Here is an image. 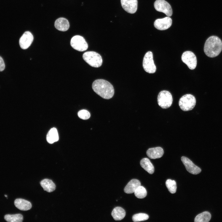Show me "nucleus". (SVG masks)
<instances>
[{
	"label": "nucleus",
	"mask_w": 222,
	"mask_h": 222,
	"mask_svg": "<svg viewBox=\"0 0 222 222\" xmlns=\"http://www.w3.org/2000/svg\"><path fill=\"white\" fill-rule=\"evenodd\" d=\"M92 87L94 91L104 99H109L113 96V86L105 80L100 79L95 80L92 83Z\"/></svg>",
	"instance_id": "1"
},
{
	"label": "nucleus",
	"mask_w": 222,
	"mask_h": 222,
	"mask_svg": "<svg viewBox=\"0 0 222 222\" xmlns=\"http://www.w3.org/2000/svg\"><path fill=\"white\" fill-rule=\"evenodd\" d=\"M222 50V42L218 37L212 36L206 40L204 47V52L209 57L213 58L218 56Z\"/></svg>",
	"instance_id": "2"
},
{
	"label": "nucleus",
	"mask_w": 222,
	"mask_h": 222,
	"mask_svg": "<svg viewBox=\"0 0 222 222\" xmlns=\"http://www.w3.org/2000/svg\"><path fill=\"white\" fill-rule=\"evenodd\" d=\"M84 60L92 67L98 68L102 63L101 56L98 53L93 51H88L84 53L83 55Z\"/></svg>",
	"instance_id": "3"
},
{
	"label": "nucleus",
	"mask_w": 222,
	"mask_h": 222,
	"mask_svg": "<svg viewBox=\"0 0 222 222\" xmlns=\"http://www.w3.org/2000/svg\"><path fill=\"white\" fill-rule=\"evenodd\" d=\"M196 102L194 96L191 94H187L181 97L179 104L182 110L186 111L192 110L195 107Z\"/></svg>",
	"instance_id": "4"
},
{
	"label": "nucleus",
	"mask_w": 222,
	"mask_h": 222,
	"mask_svg": "<svg viewBox=\"0 0 222 222\" xmlns=\"http://www.w3.org/2000/svg\"><path fill=\"white\" fill-rule=\"evenodd\" d=\"M157 100L158 105L162 108L166 109L171 106L173 102V98L169 92L163 90L159 93Z\"/></svg>",
	"instance_id": "5"
},
{
	"label": "nucleus",
	"mask_w": 222,
	"mask_h": 222,
	"mask_svg": "<svg viewBox=\"0 0 222 222\" xmlns=\"http://www.w3.org/2000/svg\"><path fill=\"white\" fill-rule=\"evenodd\" d=\"M143 67L145 71L149 73H153L156 71V67L154 63L153 54L148 51L145 54L143 60Z\"/></svg>",
	"instance_id": "6"
},
{
	"label": "nucleus",
	"mask_w": 222,
	"mask_h": 222,
	"mask_svg": "<svg viewBox=\"0 0 222 222\" xmlns=\"http://www.w3.org/2000/svg\"><path fill=\"white\" fill-rule=\"evenodd\" d=\"M70 44L73 48L80 51H85L88 48V44L84 39L79 35L72 37L71 40Z\"/></svg>",
	"instance_id": "7"
},
{
	"label": "nucleus",
	"mask_w": 222,
	"mask_h": 222,
	"mask_svg": "<svg viewBox=\"0 0 222 222\" xmlns=\"http://www.w3.org/2000/svg\"><path fill=\"white\" fill-rule=\"evenodd\" d=\"M181 59L190 69L193 70L195 68L197 63V58L193 52L190 51L184 52L182 55Z\"/></svg>",
	"instance_id": "8"
},
{
	"label": "nucleus",
	"mask_w": 222,
	"mask_h": 222,
	"mask_svg": "<svg viewBox=\"0 0 222 222\" xmlns=\"http://www.w3.org/2000/svg\"><path fill=\"white\" fill-rule=\"evenodd\" d=\"M155 10L165 14L168 17L172 14V10L170 5L165 0H156L154 3Z\"/></svg>",
	"instance_id": "9"
},
{
	"label": "nucleus",
	"mask_w": 222,
	"mask_h": 222,
	"mask_svg": "<svg viewBox=\"0 0 222 222\" xmlns=\"http://www.w3.org/2000/svg\"><path fill=\"white\" fill-rule=\"evenodd\" d=\"M181 160L185 166L187 170L189 173L194 175L199 174L201 171V169L194 164L188 158L183 156Z\"/></svg>",
	"instance_id": "10"
},
{
	"label": "nucleus",
	"mask_w": 222,
	"mask_h": 222,
	"mask_svg": "<svg viewBox=\"0 0 222 222\" xmlns=\"http://www.w3.org/2000/svg\"><path fill=\"white\" fill-rule=\"evenodd\" d=\"M34 37L31 33L29 31L25 32L19 40L20 47L23 49L28 48L31 44Z\"/></svg>",
	"instance_id": "11"
},
{
	"label": "nucleus",
	"mask_w": 222,
	"mask_h": 222,
	"mask_svg": "<svg viewBox=\"0 0 222 222\" xmlns=\"http://www.w3.org/2000/svg\"><path fill=\"white\" fill-rule=\"evenodd\" d=\"M121 6L127 12L134 13L138 7L137 0H121Z\"/></svg>",
	"instance_id": "12"
},
{
	"label": "nucleus",
	"mask_w": 222,
	"mask_h": 222,
	"mask_svg": "<svg viewBox=\"0 0 222 222\" xmlns=\"http://www.w3.org/2000/svg\"><path fill=\"white\" fill-rule=\"evenodd\" d=\"M172 20L169 17L158 19L155 20L154 25L155 28L160 30H164L169 28L171 25Z\"/></svg>",
	"instance_id": "13"
},
{
	"label": "nucleus",
	"mask_w": 222,
	"mask_h": 222,
	"mask_svg": "<svg viewBox=\"0 0 222 222\" xmlns=\"http://www.w3.org/2000/svg\"><path fill=\"white\" fill-rule=\"evenodd\" d=\"M146 153L147 155L149 158L155 159L161 157L164 154V151L162 148L157 147L149 149Z\"/></svg>",
	"instance_id": "14"
},
{
	"label": "nucleus",
	"mask_w": 222,
	"mask_h": 222,
	"mask_svg": "<svg viewBox=\"0 0 222 222\" xmlns=\"http://www.w3.org/2000/svg\"><path fill=\"white\" fill-rule=\"evenodd\" d=\"M56 28L60 31H64L68 30L69 23L67 19L64 18H60L57 19L55 23Z\"/></svg>",
	"instance_id": "15"
},
{
	"label": "nucleus",
	"mask_w": 222,
	"mask_h": 222,
	"mask_svg": "<svg viewBox=\"0 0 222 222\" xmlns=\"http://www.w3.org/2000/svg\"><path fill=\"white\" fill-rule=\"evenodd\" d=\"M140 185L141 183L139 180L136 179H132L125 186L124 191L127 194L134 193L136 189Z\"/></svg>",
	"instance_id": "16"
},
{
	"label": "nucleus",
	"mask_w": 222,
	"mask_h": 222,
	"mask_svg": "<svg viewBox=\"0 0 222 222\" xmlns=\"http://www.w3.org/2000/svg\"><path fill=\"white\" fill-rule=\"evenodd\" d=\"M14 204L17 208L22 211L28 210L32 207L31 204L29 201L22 199H16Z\"/></svg>",
	"instance_id": "17"
},
{
	"label": "nucleus",
	"mask_w": 222,
	"mask_h": 222,
	"mask_svg": "<svg viewBox=\"0 0 222 222\" xmlns=\"http://www.w3.org/2000/svg\"><path fill=\"white\" fill-rule=\"evenodd\" d=\"M40 184L44 191L50 192L54 191L56 188V186L52 181L48 179H44L42 180Z\"/></svg>",
	"instance_id": "18"
},
{
	"label": "nucleus",
	"mask_w": 222,
	"mask_h": 222,
	"mask_svg": "<svg viewBox=\"0 0 222 222\" xmlns=\"http://www.w3.org/2000/svg\"><path fill=\"white\" fill-rule=\"evenodd\" d=\"M125 212L121 207H117L113 210L111 215L114 220H120L123 219L125 216Z\"/></svg>",
	"instance_id": "19"
},
{
	"label": "nucleus",
	"mask_w": 222,
	"mask_h": 222,
	"mask_svg": "<svg viewBox=\"0 0 222 222\" xmlns=\"http://www.w3.org/2000/svg\"><path fill=\"white\" fill-rule=\"evenodd\" d=\"M140 164L141 166L150 174H152L154 173V167L148 158H142L140 161Z\"/></svg>",
	"instance_id": "20"
},
{
	"label": "nucleus",
	"mask_w": 222,
	"mask_h": 222,
	"mask_svg": "<svg viewBox=\"0 0 222 222\" xmlns=\"http://www.w3.org/2000/svg\"><path fill=\"white\" fill-rule=\"evenodd\" d=\"M59 135L56 129L53 128L48 131L46 137L47 142L49 143L52 144L59 140Z\"/></svg>",
	"instance_id": "21"
},
{
	"label": "nucleus",
	"mask_w": 222,
	"mask_h": 222,
	"mask_svg": "<svg viewBox=\"0 0 222 222\" xmlns=\"http://www.w3.org/2000/svg\"><path fill=\"white\" fill-rule=\"evenodd\" d=\"M211 215L208 212H204L198 215L194 220L195 222H208L211 218Z\"/></svg>",
	"instance_id": "22"
},
{
	"label": "nucleus",
	"mask_w": 222,
	"mask_h": 222,
	"mask_svg": "<svg viewBox=\"0 0 222 222\" xmlns=\"http://www.w3.org/2000/svg\"><path fill=\"white\" fill-rule=\"evenodd\" d=\"M4 219L9 222H21L23 220V216L20 214L6 215L4 216Z\"/></svg>",
	"instance_id": "23"
},
{
	"label": "nucleus",
	"mask_w": 222,
	"mask_h": 222,
	"mask_svg": "<svg viewBox=\"0 0 222 222\" xmlns=\"http://www.w3.org/2000/svg\"><path fill=\"white\" fill-rule=\"evenodd\" d=\"M134 195L136 197L139 199L144 198L147 195L146 189L143 186H140L135 190Z\"/></svg>",
	"instance_id": "24"
},
{
	"label": "nucleus",
	"mask_w": 222,
	"mask_h": 222,
	"mask_svg": "<svg viewBox=\"0 0 222 222\" xmlns=\"http://www.w3.org/2000/svg\"><path fill=\"white\" fill-rule=\"evenodd\" d=\"M166 187L171 193L174 194L176 192L177 186L176 182L175 180L168 179L166 182Z\"/></svg>",
	"instance_id": "25"
},
{
	"label": "nucleus",
	"mask_w": 222,
	"mask_h": 222,
	"mask_svg": "<svg viewBox=\"0 0 222 222\" xmlns=\"http://www.w3.org/2000/svg\"><path fill=\"white\" fill-rule=\"evenodd\" d=\"M148 215L144 213H139L134 215L132 217V220L134 222L144 221L149 218Z\"/></svg>",
	"instance_id": "26"
},
{
	"label": "nucleus",
	"mask_w": 222,
	"mask_h": 222,
	"mask_svg": "<svg viewBox=\"0 0 222 222\" xmlns=\"http://www.w3.org/2000/svg\"><path fill=\"white\" fill-rule=\"evenodd\" d=\"M78 115L79 117L81 119L87 120L90 118V114L88 111L85 109H82L78 112Z\"/></svg>",
	"instance_id": "27"
},
{
	"label": "nucleus",
	"mask_w": 222,
	"mask_h": 222,
	"mask_svg": "<svg viewBox=\"0 0 222 222\" xmlns=\"http://www.w3.org/2000/svg\"><path fill=\"white\" fill-rule=\"evenodd\" d=\"M5 68V64L4 61L2 57L0 56V72L3 71Z\"/></svg>",
	"instance_id": "28"
},
{
	"label": "nucleus",
	"mask_w": 222,
	"mask_h": 222,
	"mask_svg": "<svg viewBox=\"0 0 222 222\" xmlns=\"http://www.w3.org/2000/svg\"><path fill=\"white\" fill-rule=\"evenodd\" d=\"M5 196H6V197H7V195H5Z\"/></svg>",
	"instance_id": "29"
}]
</instances>
